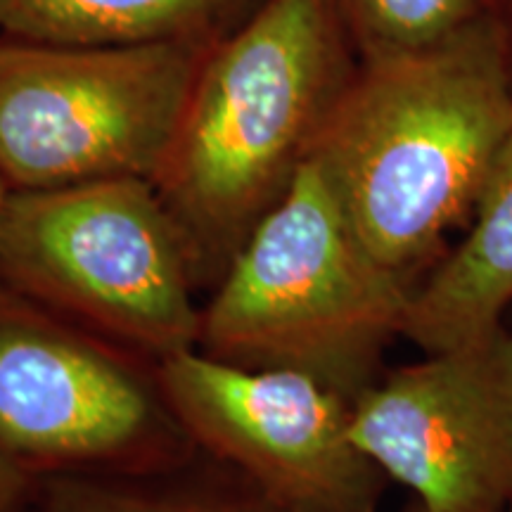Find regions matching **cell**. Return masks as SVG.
I'll use <instances>...</instances> for the list:
<instances>
[{
	"label": "cell",
	"mask_w": 512,
	"mask_h": 512,
	"mask_svg": "<svg viewBox=\"0 0 512 512\" xmlns=\"http://www.w3.org/2000/svg\"><path fill=\"white\" fill-rule=\"evenodd\" d=\"M8 192H10L8 183H5L3 178H0V207H3V202H5V197H8Z\"/></svg>",
	"instance_id": "9a60e30c"
},
{
	"label": "cell",
	"mask_w": 512,
	"mask_h": 512,
	"mask_svg": "<svg viewBox=\"0 0 512 512\" xmlns=\"http://www.w3.org/2000/svg\"><path fill=\"white\" fill-rule=\"evenodd\" d=\"M0 446L34 477L181 465L197 448L155 363L0 283Z\"/></svg>",
	"instance_id": "8992f818"
},
{
	"label": "cell",
	"mask_w": 512,
	"mask_h": 512,
	"mask_svg": "<svg viewBox=\"0 0 512 512\" xmlns=\"http://www.w3.org/2000/svg\"><path fill=\"white\" fill-rule=\"evenodd\" d=\"M36 477L0 446V512H22Z\"/></svg>",
	"instance_id": "4fadbf2b"
},
{
	"label": "cell",
	"mask_w": 512,
	"mask_h": 512,
	"mask_svg": "<svg viewBox=\"0 0 512 512\" xmlns=\"http://www.w3.org/2000/svg\"><path fill=\"white\" fill-rule=\"evenodd\" d=\"M415 287L358 238L309 159L209 292L197 349L230 366L299 370L356 399L403 337Z\"/></svg>",
	"instance_id": "3957f363"
},
{
	"label": "cell",
	"mask_w": 512,
	"mask_h": 512,
	"mask_svg": "<svg viewBox=\"0 0 512 512\" xmlns=\"http://www.w3.org/2000/svg\"><path fill=\"white\" fill-rule=\"evenodd\" d=\"M510 133V53L489 12L437 48L358 62L309 159L370 252L420 283Z\"/></svg>",
	"instance_id": "6da1fadb"
},
{
	"label": "cell",
	"mask_w": 512,
	"mask_h": 512,
	"mask_svg": "<svg viewBox=\"0 0 512 512\" xmlns=\"http://www.w3.org/2000/svg\"><path fill=\"white\" fill-rule=\"evenodd\" d=\"M411 512H427V510H425V508H422V505H415V508H413Z\"/></svg>",
	"instance_id": "2e32d148"
},
{
	"label": "cell",
	"mask_w": 512,
	"mask_h": 512,
	"mask_svg": "<svg viewBox=\"0 0 512 512\" xmlns=\"http://www.w3.org/2000/svg\"><path fill=\"white\" fill-rule=\"evenodd\" d=\"M508 512H512V505H510V510H508Z\"/></svg>",
	"instance_id": "e0dca14e"
},
{
	"label": "cell",
	"mask_w": 512,
	"mask_h": 512,
	"mask_svg": "<svg viewBox=\"0 0 512 512\" xmlns=\"http://www.w3.org/2000/svg\"><path fill=\"white\" fill-rule=\"evenodd\" d=\"M216 43H0V178L48 190L155 178Z\"/></svg>",
	"instance_id": "5b68a950"
},
{
	"label": "cell",
	"mask_w": 512,
	"mask_h": 512,
	"mask_svg": "<svg viewBox=\"0 0 512 512\" xmlns=\"http://www.w3.org/2000/svg\"><path fill=\"white\" fill-rule=\"evenodd\" d=\"M512 306V133L498 152L465 238L422 275L403 337L430 354L505 323Z\"/></svg>",
	"instance_id": "9c48e42d"
},
{
	"label": "cell",
	"mask_w": 512,
	"mask_h": 512,
	"mask_svg": "<svg viewBox=\"0 0 512 512\" xmlns=\"http://www.w3.org/2000/svg\"><path fill=\"white\" fill-rule=\"evenodd\" d=\"M22 512H275L226 465L197 451L181 465L138 472L36 477Z\"/></svg>",
	"instance_id": "8fae6325"
},
{
	"label": "cell",
	"mask_w": 512,
	"mask_h": 512,
	"mask_svg": "<svg viewBox=\"0 0 512 512\" xmlns=\"http://www.w3.org/2000/svg\"><path fill=\"white\" fill-rule=\"evenodd\" d=\"M0 283L155 366L197 349L200 290L150 178L10 190Z\"/></svg>",
	"instance_id": "277c9868"
},
{
	"label": "cell",
	"mask_w": 512,
	"mask_h": 512,
	"mask_svg": "<svg viewBox=\"0 0 512 512\" xmlns=\"http://www.w3.org/2000/svg\"><path fill=\"white\" fill-rule=\"evenodd\" d=\"M264 0H0L8 38L53 46L219 43Z\"/></svg>",
	"instance_id": "30bf717a"
},
{
	"label": "cell",
	"mask_w": 512,
	"mask_h": 512,
	"mask_svg": "<svg viewBox=\"0 0 512 512\" xmlns=\"http://www.w3.org/2000/svg\"><path fill=\"white\" fill-rule=\"evenodd\" d=\"M354 437L427 512L512 505V330L505 323L377 377Z\"/></svg>",
	"instance_id": "ba28073f"
},
{
	"label": "cell",
	"mask_w": 512,
	"mask_h": 512,
	"mask_svg": "<svg viewBox=\"0 0 512 512\" xmlns=\"http://www.w3.org/2000/svg\"><path fill=\"white\" fill-rule=\"evenodd\" d=\"M358 62L413 55L489 15L491 0H335Z\"/></svg>",
	"instance_id": "7c38bea8"
},
{
	"label": "cell",
	"mask_w": 512,
	"mask_h": 512,
	"mask_svg": "<svg viewBox=\"0 0 512 512\" xmlns=\"http://www.w3.org/2000/svg\"><path fill=\"white\" fill-rule=\"evenodd\" d=\"M356 69L335 0H264L204 57L152 178L200 294L292 188Z\"/></svg>",
	"instance_id": "7a4b0ae2"
},
{
	"label": "cell",
	"mask_w": 512,
	"mask_h": 512,
	"mask_svg": "<svg viewBox=\"0 0 512 512\" xmlns=\"http://www.w3.org/2000/svg\"><path fill=\"white\" fill-rule=\"evenodd\" d=\"M192 444L275 512H377L387 475L354 437V399L299 370L183 351L157 363Z\"/></svg>",
	"instance_id": "52a82bcc"
},
{
	"label": "cell",
	"mask_w": 512,
	"mask_h": 512,
	"mask_svg": "<svg viewBox=\"0 0 512 512\" xmlns=\"http://www.w3.org/2000/svg\"><path fill=\"white\" fill-rule=\"evenodd\" d=\"M491 10L501 22L503 34H505V43H508V53H510V67H512V0H491Z\"/></svg>",
	"instance_id": "5bb4252c"
}]
</instances>
